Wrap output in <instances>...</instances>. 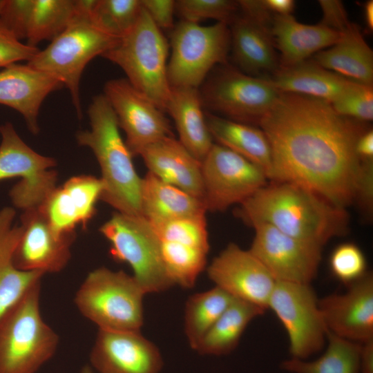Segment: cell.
I'll use <instances>...</instances> for the list:
<instances>
[{
  "instance_id": "bcb514c9",
  "label": "cell",
  "mask_w": 373,
  "mask_h": 373,
  "mask_svg": "<svg viewBox=\"0 0 373 373\" xmlns=\"http://www.w3.org/2000/svg\"><path fill=\"white\" fill-rule=\"evenodd\" d=\"M359 373H373V339L361 343Z\"/></svg>"
},
{
  "instance_id": "f35d334b",
  "label": "cell",
  "mask_w": 373,
  "mask_h": 373,
  "mask_svg": "<svg viewBox=\"0 0 373 373\" xmlns=\"http://www.w3.org/2000/svg\"><path fill=\"white\" fill-rule=\"evenodd\" d=\"M329 263L334 276L347 285L367 273L365 257L360 248L353 243L338 245L333 251Z\"/></svg>"
},
{
  "instance_id": "277c9868",
  "label": "cell",
  "mask_w": 373,
  "mask_h": 373,
  "mask_svg": "<svg viewBox=\"0 0 373 373\" xmlns=\"http://www.w3.org/2000/svg\"><path fill=\"white\" fill-rule=\"evenodd\" d=\"M41 282L0 316V373H36L55 354L58 334L40 312Z\"/></svg>"
},
{
  "instance_id": "681fc988",
  "label": "cell",
  "mask_w": 373,
  "mask_h": 373,
  "mask_svg": "<svg viewBox=\"0 0 373 373\" xmlns=\"http://www.w3.org/2000/svg\"><path fill=\"white\" fill-rule=\"evenodd\" d=\"M5 2H6V0H0V12H1V10L2 8L3 7V6L5 4Z\"/></svg>"
},
{
  "instance_id": "8992f818",
  "label": "cell",
  "mask_w": 373,
  "mask_h": 373,
  "mask_svg": "<svg viewBox=\"0 0 373 373\" xmlns=\"http://www.w3.org/2000/svg\"><path fill=\"white\" fill-rule=\"evenodd\" d=\"M146 291L124 271L102 267L91 271L77 290L74 303L99 329L140 331Z\"/></svg>"
},
{
  "instance_id": "5b68a950",
  "label": "cell",
  "mask_w": 373,
  "mask_h": 373,
  "mask_svg": "<svg viewBox=\"0 0 373 373\" xmlns=\"http://www.w3.org/2000/svg\"><path fill=\"white\" fill-rule=\"evenodd\" d=\"M79 10L72 23L27 64L59 80L69 90L79 118L82 117L79 85L88 62L110 49L118 39L95 28L90 21L93 0H78Z\"/></svg>"
},
{
  "instance_id": "e0dca14e",
  "label": "cell",
  "mask_w": 373,
  "mask_h": 373,
  "mask_svg": "<svg viewBox=\"0 0 373 373\" xmlns=\"http://www.w3.org/2000/svg\"><path fill=\"white\" fill-rule=\"evenodd\" d=\"M209 278L233 298L265 310L276 281L249 250L230 243L207 267Z\"/></svg>"
},
{
  "instance_id": "74e56055",
  "label": "cell",
  "mask_w": 373,
  "mask_h": 373,
  "mask_svg": "<svg viewBox=\"0 0 373 373\" xmlns=\"http://www.w3.org/2000/svg\"><path fill=\"white\" fill-rule=\"evenodd\" d=\"M330 104L340 115L361 122H370L373 119V87L354 82Z\"/></svg>"
},
{
  "instance_id": "6da1fadb",
  "label": "cell",
  "mask_w": 373,
  "mask_h": 373,
  "mask_svg": "<svg viewBox=\"0 0 373 373\" xmlns=\"http://www.w3.org/2000/svg\"><path fill=\"white\" fill-rule=\"evenodd\" d=\"M360 122L325 101L280 92L258 122L271 147L270 180L303 186L341 208L357 200L370 209L373 164L356 151L365 131Z\"/></svg>"
},
{
  "instance_id": "836d02e7",
  "label": "cell",
  "mask_w": 373,
  "mask_h": 373,
  "mask_svg": "<svg viewBox=\"0 0 373 373\" xmlns=\"http://www.w3.org/2000/svg\"><path fill=\"white\" fill-rule=\"evenodd\" d=\"M78 10V0H34L26 44L37 47L42 41H52L68 27Z\"/></svg>"
},
{
  "instance_id": "f1b7e54d",
  "label": "cell",
  "mask_w": 373,
  "mask_h": 373,
  "mask_svg": "<svg viewBox=\"0 0 373 373\" xmlns=\"http://www.w3.org/2000/svg\"><path fill=\"white\" fill-rule=\"evenodd\" d=\"M141 205L142 216L151 223L205 215L207 212L202 200L149 171L142 178Z\"/></svg>"
},
{
  "instance_id": "d590c367",
  "label": "cell",
  "mask_w": 373,
  "mask_h": 373,
  "mask_svg": "<svg viewBox=\"0 0 373 373\" xmlns=\"http://www.w3.org/2000/svg\"><path fill=\"white\" fill-rule=\"evenodd\" d=\"M142 10L141 0H93L88 15L99 30L120 39L134 27Z\"/></svg>"
},
{
  "instance_id": "3957f363",
  "label": "cell",
  "mask_w": 373,
  "mask_h": 373,
  "mask_svg": "<svg viewBox=\"0 0 373 373\" xmlns=\"http://www.w3.org/2000/svg\"><path fill=\"white\" fill-rule=\"evenodd\" d=\"M88 114L90 129L79 131L76 137L80 146L92 150L99 164L104 184L100 200L117 212L142 216V178L134 167L116 115L104 95L93 97Z\"/></svg>"
},
{
  "instance_id": "ee69618b",
  "label": "cell",
  "mask_w": 373,
  "mask_h": 373,
  "mask_svg": "<svg viewBox=\"0 0 373 373\" xmlns=\"http://www.w3.org/2000/svg\"><path fill=\"white\" fill-rule=\"evenodd\" d=\"M356 151L363 162L373 160V131H365L358 137L356 144Z\"/></svg>"
},
{
  "instance_id": "4dcf8cb0",
  "label": "cell",
  "mask_w": 373,
  "mask_h": 373,
  "mask_svg": "<svg viewBox=\"0 0 373 373\" xmlns=\"http://www.w3.org/2000/svg\"><path fill=\"white\" fill-rule=\"evenodd\" d=\"M265 310L234 298L227 309L204 335L195 350L202 355L221 356L231 352L248 324Z\"/></svg>"
},
{
  "instance_id": "1f68e13d",
  "label": "cell",
  "mask_w": 373,
  "mask_h": 373,
  "mask_svg": "<svg viewBox=\"0 0 373 373\" xmlns=\"http://www.w3.org/2000/svg\"><path fill=\"white\" fill-rule=\"evenodd\" d=\"M328 345L316 360L291 358L281 363L291 373H359L361 343L339 337L327 331Z\"/></svg>"
},
{
  "instance_id": "ab89813d",
  "label": "cell",
  "mask_w": 373,
  "mask_h": 373,
  "mask_svg": "<svg viewBox=\"0 0 373 373\" xmlns=\"http://www.w3.org/2000/svg\"><path fill=\"white\" fill-rule=\"evenodd\" d=\"M34 0H6L0 21L19 40L26 39Z\"/></svg>"
},
{
  "instance_id": "4316f807",
  "label": "cell",
  "mask_w": 373,
  "mask_h": 373,
  "mask_svg": "<svg viewBox=\"0 0 373 373\" xmlns=\"http://www.w3.org/2000/svg\"><path fill=\"white\" fill-rule=\"evenodd\" d=\"M312 60L351 81L372 86L373 52L356 24L351 23L334 45L318 52Z\"/></svg>"
},
{
  "instance_id": "603a6c76",
  "label": "cell",
  "mask_w": 373,
  "mask_h": 373,
  "mask_svg": "<svg viewBox=\"0 0 373 373\" xmlns=\"http://www.w3.org/2000/svg\"><path fill=\"white\" fill-rule=\"evenodd\" d=\"M275 48L280 52L279 68L307 60L318 52L334 45L341 33L320 23L307 25L292 15H274L270 27Z\"/></svg>"
},
{
  "instance_id": "f6af8a7d",
  "label": "cell",
  "mask_w": 373,
  "mask_h": 373,
  "mask_svg": "<svg viewBox=\"0 0 373 373\" xmlns=\"http://www.w3.org/2000/svg\"><path fill=\"white\" fill-rule=\"evenodd\" d=\"M264 8L273 15H291L295 1L292 0H261Z\"/></svg>"
},
{
  "instance_id": "7dc6e473",
  "label": "cell",
  "mask_w": 373,
  "mask_h": 373,
  "mask_svg": "<svg viewBox=\"0 0 373 373\" xmlns=\"http://www.w3.org/2000/svg\"><path fill=\"white\" fill-rule=\"evenodd\" d=\"M365 22L370 31L373 30V1H366L363 5Z\"/></svg>"
},
{
  "instance_id": "52a82bcc",
  "label": "cell",
  "mask_w": 373,
  "mask_h": 373,
  "mask_svg": "<svg viewBox=\"0 0 373 373\" xmlns=\"http://www.w3.org/2000/svg\"><path fill=\"white\" fill-rule=\"evenodd\" d=\"M168 52L166 39L142 8L131 30L101 56L119 66L136 90L165 111L171 90Z\"/></svg>"
},
{
  "instance_id": "d6a6232c",
  "label": "cell",
  "mask_w": 373,
  "mask_h": 373,
  "mask_svg": "<svg viewBox=\"0 0 373 373\" xmlns=\"http://www.w3.org/2000/svg\"><path fill=\"white\" fill-rule=\"evenodd\" d=\"M230 294L216 287L191 295L184 309V332L195 350L207 332L233 300Z\"/></svg>"
},
{
  "instance_id": "b9f144b4",
  "label": "cell",
  "mask_w": 373,
  "mask_h": 373,
  "mask_svg": "<svg viewBox=\"0 0 373 373\" xmlns=\"http://www.w3.org/2000/svg\"><path fill=\"white\" fill-rule=\"evenodd\" d=\"M143 9L160 29H173L175 1L141 0Z\"/></svg>"
},
{
  "instance_id": "8fae6325",
  "label": "cell",
  "mask_w": 373,
  "mask_h": 373,
  "mask_svg": "<svg viewBox=\"0 0 373 373\" xmlns=\"http://www.w3.org/2000/svg\"><path fill=\"white\" fill-rule=\"evenodd\" d=\"M201 165L207 211H223L240 204L267 184L260 167L218 144H213Z\"/></svg>"
},
{
  "instance_id": "5bb4252c",
  "label": "cell",
  "mask_w": 373,
  "mask_h": 373,
  "mask_svg": "<svg viewBox=\"0 0 373 373\" xmlns=\"http://www.w3.org/2000/svg\"><path fill=\"white\" fill-rule=\"evenodd\" d=\"M251 227L255 236L249 250L276 281L310 283L321 259V247L291 237L267 223Z\"/></svg>"
},
{
  "instance_id": "83f0119b",
  "label": "cell",
  "mask_w": 373,
  "mask_h": 373,
  "mask_svg": "<svg viewBox=\"0 0 373 373\" xmlns=\"http://www.w3.org/2000/svg\"><path fill=\"white\" fill-rule=\"evenodd\" d=\"M15 215L12 207L0 211V316L45 275L19 270L13 263V252L21 233V227L12 224Z\"/></svg>"
},
{
  "instance_id": "60d3db41",
  "label": "cell",
  "mask_w": 373,
  "mask_h": 373,
  "mask_svg": "<svg viewBox=\"0 0 373 373\" xmlns=\"http://www.w3.org/2000/svg\"><path fill=\"white\" fill-rule=\"evenodd\" d=\"M39 51L37 47L24 44L0 21V67L19 61L30 60Z\"/></svg>"
},
{
  "instance_id": "7c38bea8",
  "label": "cell",
  "mask_w": 373,
  "mask_h": 373,
  "mask_svg": "<svg viewBox=\"0 0 373 373\" xmlns=\"http://www.w3.org/2000/svg\"><path fill=\"white\" fill-rule=\"evenodd\" d=\"M268 308L287 332L292 358L306 360L323 347L327 329L309 284L276 281Z\"/></svg>"
},
{
  "instance_id": "2e32d148",
  "label": "cell",
  "mask_w": 373,
  "mask_h": 373,
  "mask_svg": "<svg viewBox=\"0 0 373 373\" xmlns=\"http://www.w3.org/2000/svg\"><path fill=\"white\" fill-rule=\"evenodd\" d=\"M21 233L13 252V263L19 270L57 273L68 265L76 233L59 234L39 207L23 211Z\"/></svg>"
},
{
  "instance_id": "e575fe53",
  "label": "cell",
  "mask_w": 373,
  "mask_h": 373,
  "mask_svg": "<svg viewBox=\"0 0 373 373\" xmlns=\"http://www.w3.org/2000/svg\"><path fill=\"white\" fill-rule=\"evenodd\" d=\"M158 240L164 268L174 285L193 287L205 269L209 251L181 241Z\"/></svg>"
},
{
  "instance_id": "ffe728a7",
  "label": "cell",
  "mask_w": 373,
  "mask_h": 373,
  "mask_svg": "<svg viewBox=\"0 0 373 373\" xmlns=\"http://www.w3.org/2000/svg\"><path fill=\"white\" fill-rule=\"evenodd\" d=\"M103 191L100 178L90 175L73 176L57 186L39 209L59 234L75 233L80 224L86 229L95 216Z\"/></svg>"
},
{
  "instance_id": "7402d4cb",
  "label": "cell",
  "mask_w": 373,
  "mask_h": 373,
  "mask_svg": "<svg viewBox=\"0 0 373 373\" xmlns=\"http://www.w3.org/2000/svg\"><path fill=\"white\" fill-rule=\"evenodd\" d=\"M149 172L202 200L201 162L173 136L145 146L139 153Z\"/></svg>"
},
{
  "instance_id": "9a60e30c",
  "label": "cell",
  "mask_w": 373,
  "mask_h": 373,
  "mask_svg": "<svg viewBox=\"0 0 373 373\" xmlns=\"http://www.w3.org/2000/svg\"><path fill=\"white\" fill-rule=\"evenodd\" d=\"M117 117L119 127L133 157L147 145L173 136L168 119L155 104L136 90L126 79L108 81L104 88Z\"/></svg>"
},
{
  "instance_id": "484cf974",
  "label": "cell",
  "mask_w": 373,
  "mask_h": 373,
  "mask_svg": "<svg viewBox=\"0 0 373 373\" xmlns=\"http://www.w3.org/2000/svg\"><path fill=\"white\" fill-rule=\"evenodd\" d=\"M200 93L196 88H171L165 111L172 117L180 143L202 162L213 146L202 111Z\"/></svg>"
},
{
  "instance_id": "ac0fdd59",
  "label": "cell",
  "mask_w": 373,
  "mask_h": 373,
  "mask_svg": "<svg viewBox=\"0 0 373 373\" xmlns=\"http://www.w3.org/2000/svg\"><path fill=\"white\" fill-rule=\"evenodd\" d=\"M89 360L97 373H160L163 366L158 347L140 331L98 329Z\"/></svg>"
},
{
  "instance_id": "7a4b0ae2",
  "label": "cell",
  "mask_w": 373,
  "mask_h": 373,
  "mask_svg": "<svg viewBox=\"0 0 373 373\" xmlns=\"http://www.w3.org/2000/svg\"><path fill=\"white\" fill-rule=\"evenodd\" d=\"M247 224H269L306 243L322 247L348 230V215L313 191L289 182H272L240 204Z\"/></svg>"
},
{
  "instance_id": "d4e9b609",
  "label": "cell",
  "mask_w": 373,
  "mask_h": 373,
  "mask_svg": "<svg viewBox=\"0 0 373 373\" xmlns=\"http://www.w3.org/2000/svg\"><path fill=\"white\" fill-rule=\"evenodd\" d=\"M265 79L279 92L305 95L329 104L354 82L308 59L290 67L279 68Z\"/></svg>"
},
{
  "instance_id": "ba28073f",
  "label": "cell",
  "mask_w": 373,
  "mask_h": 373,
  "mask_svg": "<svg viewBox=\"0 0 373 373\" xmlns=\"http://www.w3.org/2000/svg\"><path fill=\"white\" fill-rule=\"evenodd\" d=\"M99 230L110 242L113 258L129 265L146 294L174 286L164 268L157 237L144 217L115 212Z\"/></svg>"
},
{
  "instance_id": "44dd1931",
  "label": "cell",
  "mask_w": 373,
  "mask_h": 373,
  "mask_svg": "<svg viewBox=\"0 0 373 373\" xmlns=\"http://www.w3.org/2000/svg\"><path fill=\"white\" fill-rule=\"evenodd\" d=\"M62 86L55 77L27 64H12L0 71V104L21 114L29 131L37 135L38 115L44 100Z\"/></svg>"
},
{
  "instance_id": "8d00e7d4",
  "label": "cell",
  "mask_w": 373,
  "mask_h": 373,
  "mask_svg": "<svg viewBox=\"0 0 373 373\" xmlns=\"http://www.w3.org/2000/svg\"><path fill=\"white\" fill-rule=\"evenodd\" d=\"M238 1L231 0H178L175 1V11L182 20L198 23L213 19L227 25L237 16Z\"/></svg>"
},
{
  "instance_id": "30bf717a",
  "label": "cell",
  "mask_w": 373,
  "mask_h": 373,
  "mask_svg": "<svg viewBox=\"0 0 373 373\" xmlns=\"http://www.w3.org/2000/svg\"><path fill=\"white\" fill-rule=\"evenodd\" d=\"M0 181L21 178L9 193L13 204L23 211L39 207L57 187L55 160L31 149L10 122L0 126Z\"/></svg>"
},
{
  "instance_id": "f546056e",
  "label": "cell",
  "mask_w": 373,
  "mask_h": 373,
  "mask_svg": "<svg viewBox=\"0 0 373 373\" xmlns=\"http://www.w3.org/2000/svg\"><path fill=\"white\" fill-rule=\"evenodd\" d=\"M209 131L220 144L249 160L271 179L272 157L269 141L261 128L227 119L216 115H205Z\"/></svg>"
},
{
  "instance_id": "4fadbf2b",
  "label": "cell",
  "mask_w": 373,
  "mask_h": 373,
  "mask_svg": "<svg viewBox=\"0 0 373 373\" xmlns=\"http://www.w3.org/2000/svg\"><path fill=\"white\" fill-rule=\"evenodd\" d=\"M280 92L266 79L221 68L200 93L202 105L231 120L258 124Z\"/></svg>"
},
{
  "instance_id": "c3c4849f",
  "label": "cell",
  "mask_w": 373,
  "mask_h": 373,
  "mask_svg": "<svg viewBox=\"0 0 373 373\" xmlns=\"http://www.w3.org/2000/svg\"><path fill=\"white\" fill-rule=\"evenodd\" d=\"M79 373H95V372L90 365H86L81 369Z\"/></svg>"
},
{
  "instance_id": "7bdbcfd3",
  "label": "cell",
  "mask_w": 373,
  "mask_h": 373,
  "mask_svg": "<svg viewBox=\"0 0 373 373\" xmlns=\"http://www.w3.org/2000/svg\"><path fill=\"white\" fill-rule=\"evenodd\" d=\"M318 3L323 15L321 23L341 33L350 25L351 22L341 1L320 0Z\"/></svg>"
},
{
  "instance_id": "cb8c5ba5",
  "label": "cell",
  "mask_w": 373,
  "mask_h": 373,
  "mask_svg": "<svg viewBox=\"0 0 373 373\" xmlns=\"http://www.w3.org/2000/svg\"><path fill=\"white\" fill-rule=\"evenodd\" d=\"M230 26L233 57L245 72L258 77L270 73L272 75L279 69V57L271 35L270 26L244 14L236 16Z\"/></svg>"
},
{
  "instance_id": "d6986e66",
  "label": "cell",
  "mask_w": 373,
  "mask_h": 373,
  "mask_svg": "<svg viewBox=\"0 0 373 373\" xmlns=\"http://www.w3.org/2000/svg\"><path fill=\"white\" fill-rule=\"evenodd\" d=\"M327 331L343 338L363 343L373 339V276L367 273L348 285L343 294L318 300Z\"/></svg>"
},
{
  "instance_id": "9c48e42d",
  "label": "cell",
  "mask_w": 373,
  "mask_h": 373,
  "mask_svg": "<svg viewBox=\"0 0 373 373\" xmlns=\"http://www.w3.org/2000/svg\"><path fill=\"white\" fill-rule=\"evenodd\" d=\"M171 55L167 64L171 88H196L216 64H224L231 47L228 25L203 26L182 20L172 29Z\"/></svg>"
}]
</instances>
